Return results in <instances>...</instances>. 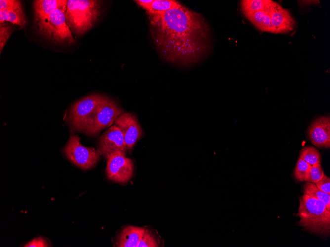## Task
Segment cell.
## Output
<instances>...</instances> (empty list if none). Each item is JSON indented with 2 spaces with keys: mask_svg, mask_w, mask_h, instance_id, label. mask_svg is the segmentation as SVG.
I'll return each mask as SVG.
<instances>
[{
  "mask_svg": "<svg viewBox=\"0 0 330 247\" xmlns=\"http://www.w3.org/2000/svg\"><path fill=\"white\" fill-rule=\"evenodd\" d=\"M146 12L153 42L166 61L189 66L208 53L209 29L200 14L182 5L165 12Z\"/></svg>",
  "mask_w": 330,
  "mask_h": 247,
  "instance_id": "cell-1",
  "label": "cell"
},
{
  "mask_svg": "<svg viewBox=\"0 0 330 247\" xmlns=\"http://www.w3.org/2000/svg\"><path fill=\"white\" fill-rule=\"evenodd\" d=\"M296 215L299 226L305 230L318 235L330 234V211L321 201L303 194L299 199Z\"/></svg>",
  "mask_w": 330,
  "mask_h": 247,
  "instance_id": "cell-2",
  "label": "cell"
},
{
  "mask_svg": "<svg viewBox=\"0 0 330 247\" xmlns=\"http://www.w3.org/2000/svg\"><path fill=\"white\" fill-rule=\"evenodd\" d=\"M101 2L97 0H68L66 22L71 32L81 36L91 29L101 13Z\"/></svg>",
  "mask_w": 330,
  "mask_h": 247,
  "instance_id": "cell-3",
  "label": "cell"
},
{
  "mask_svg": "<svg viewBox=\"0 0 330 247\" xmlns=\"http://www.w3.org/2000/svg\"><path fill=\"white\" fill-rule=\"evenodd\" d=\"M67 0L54 10L46 19L36 23L39 34L45 39L59 44L75 42L66 20Z\"/></svg>",
  "mask_w": 330,
  "mask_h": 247,
  "instance_id": "cell-4",
  "label": "cell"
},
{
  "mask_svg": "<svg viewBox=\"0 0 330 247\" xmlns=\"http://www.w3.org/2000/svg\"><path fill=\"white\" fill-rule=\"evenodd\" d=\"M124 110L108 97L96 107L88 120L82 132L84 134L95 137L104 129L110 127Z\"/></svg>",
  "mask_w": 330,
  "mask_h": 247,
  "instance_id": "cell-5",
  "label": "cell"
},
{
  "mask_svg": "<svg viewBox=\"0 0 330 247\" xmlns=\"http://www.w3.org/2000/svg\"><path fill=\"white\" fill-rule=\"evenodd\" d=\"M63 152L70 162L83 170L93 168L100 159V155L97 150L92 147L82 145L80 137L74 134L70 136Z\"/></svg>",
  "mask_w": 330,
  "mask_h": 247,
  "instance_id": "cell-6",
  "label": "cell"
},
{
  "mask_svg": "<svg viewBox=\"0 0 330 247\" xmlns=\"http://www.w3.org/2000/svg\"><path fill=\"white\" fill-rule=\"evenodd\" d=\"M107 97L98 94H92L75 103L71 107L67 117V122L72 131L82 133L97 106Z\"/></svg>",
  "mask_w": 330,
  "mask_h": 247,
  "instance_id": "cell-7",
  "label": "cell"
},
{
  "mask_svg": "<svg viewBox=\"0 0 330 247\" xmlns=\"http://www.w3.org/2000/svg\"><path fill=\"white\" fill-rule=\"evenodd\" d=\"M122 152H115L107 158L106 174L108 178L116 183L125 184L133 177L134 164L131 159Z\"/></svg>",
  "mask_w": 330,
  "mask_h": 247,
  "instance_id": "cell-8",
  "label": "cell"
},
{
  "mask_svg": "<svg viewBox=\"0 0 330 247\" xmlns=\"http://www.w3.org/2000/svg\"><path fill=\"white\" fill-rule=\"evenodd\" d=\"M97 151L100 156L107 158L111 154L122 152L126 154V148L123 134L115 124L110 127L98 139Z\"/></svg>",
  "mask_w": 330,
  "mask_h": 247,
  "instance_id": "cell-9",
  "label": "cell"
},
{
  "mask_svg": "<svg viewBox=\"0 0 330 247\" xmlns=\"http://www.w3.org/2000/svg\"><path fill=\"white\" fill-rule=\"evenodd\" d=\"M114 123L121 130L127 150L131 152L143 136L138 119L132 113L124 112L115 119Z\"/></svg>",
  "mask_w": 330,
  "mask_h": 247,
  "instance_id": "cell-10",
  "label": "cell"
},
{
  "mask_svg": "<svg viewBox=\"0 0 330 247\" xmlns=\"http://www.w3.org/2000/svg\"><path fill=\"white\" fill-rule=\"evenodd\" d=\"M266 9L270 16L272 33L283 34L293 30L295 22L289 11L271 0Z\"/></svg>",
  "mask_w": 330,
  "mask_h": 247,
  "instance_id": "cell-11",
  "label": "cell"
},
{
  "mask_svg": "<svg viewBox=\"0 0 330 247\" xmlns=\"http://www.w3.org/2000/svg\"><path fill=\"white\" fill-rule=\"evenodd\" d=\"M308 136L313 144L319 148L330 147V118L321 116L315 120L309 127Z\"/></svg>",
  "mask_w": 330,
  "mask_h": 247,
  "instance_id": "cell-12",
  "label": "cell"
},
{
  "mask_svg": "<svg viewBox=\"0 0 330 247\" xmlns=\"http://www.w3.org/2000/svg\"><path fill=\"white\" fill-rule=\"evenodd\" d=\"M145 229L141 227L128 226L124 228L117 238L116 245L119 247H137Z\"/></svg>",
  "mask_w": 330,
  "mask_h": 247,
  "instance_id": "cell-13",
  "label": "cell"
},
{
  "mask_svg": "<svg viewBox=\"0 0 330 247\" xmlns=\"http://www.w3.org/2000/svg\"><path fill=\"white\" fill-rule=\"evenodd\" d=\"M65 0H36L33 7L36 24L46 19L50 14L59 7Z\"/></svg>",
  "mask_w": 330,
  "mask_h": 247,
  "instance_id": "cell-14",
  "label": "cell"
},
{
  "mask_svg": "<svg viewBox=\"0 0 330 247\" xmlns=\"http://www.w3.org/2000/svg\"><path fill=\"white\" fill-rule=\"evenodd\" d=\"M5 21L17 25L21 28L26 26L27 20L21 1L11 8L0 10V23L2 24Z\"/></svg>",
  "mask_w": 330,
  "mask_h": 247,
  "instance_id": "cell-15",
  "label": "cell"
},
{
  "mask_svg": "<svg viewBox=\"0 0 330 247\" xmlns=\"http://www.w3.org/2000/svg\"><path fill=\"white\" fill-rule=\"evenodd\" d=\"M245 16L260 31L272 33L271 20L266 8Z\"/></svg>",
  "mask_w": 330,
  "mask_h": 247,
  "instance_id": "cell-16",
  "label": "cell"
},
{
  "mask_svg": "<svg viewBox=\"0 0 330 247\" xmlns=\"http://www.w3.org/2000/svg\"><path fill=\"white\" fill-rule=\"evenodd\" d=\"M302 192L303 194L321 201L330 211V194L325 193L320 190L315 183L307 182L303 186Z\"/></svg>",
  "mask_w": 330,
  "mask_h": 247,
  "instance_id": "cell-17",
  "label": "cell"
},
{
  "mask_svg": "<svg viewBox=\"0 0 330 247\" xmlns=\"http://www.w3.org/2000/svg\"><path fill=\"white\" fill-rule=\"evenodd\" d=\"M271 0H244L241 2L243 13L246 16L264 10Z\"/></svg>",
  "mask_w": 330,
  "mask_h": 247,
  "instance_id": "cell-18",
  "label": "cell"
},
{
  "mask_svg": "<svg viewBox=\"0 0 330 247\" xmlns=\"http://www.w3.org/2000/svg\"><path fill=\"white\" fill-rule=\"evenodd\" d=\"M181 5L178 1L173 0H153L145 10L146 12H165Z\"/></svg>",
  "mask_w": 330,
  "mask_h": 247,
  "instance_id": "cell-19",
  "label": "cell"
},
{
  "mask_svg": "<svg viewBox=\"0 0 330 247\" xmlns=\"http://www.w3.org/2000/svg\"><path fill=\"white\" fill-rule=\"evenodd\" d=\"M301 158L311 166L321 162V155L315 147L309 146L303 148L299 153Z\"/></svg>",
  "mask_w": 330,
  "mask_h": 247,
  "instance_id": "cell-20",
  "label": "cell"
},
{
  "mask_svg": "<svg viewBox=\"0 0 330 247\" xmlns=\"http://www.w3.org/2000/svg\"><path fill=\"white\" fill-rule=\"evenodd\" d=\"M311 166L299 157L296 164L293 175L298 181H304Z\"/></svg>",
  "mask_w": 330,
  "mask_h": 247,
  "instance_id": "cell-21",
  "label": "cell"
},
{
  "mask_svg": "<svg viewBox=\"0 0 330 247\" xmlns=\"http://www.w3.org/2000/svg\"><path fill=\"white\" fill-rule=\"evenodd\" d=\"M325 175L321 164L311 166L305 181L315 183L320 180Z\"/></svg>",
  "mask_w": 330,
  "mask_h": 247,
  "instance_id": "cell-22",
  "label": "cell"
},
{
  "mask_svg": "<svg viewBox=\"0 0 330 247\" xmlns=\"http://www.w3.org/2000/svg\"><path fill=\"white\" fill-rule=\"evenodd\" d=\"M13 29L11 26L7 23H2L0 25V52L6 44L8 38L11 35Z\"/></svg>",
  "mask_w": 330,
  "mask_h": 247,
  "instance_id": "cell-23",
  "label": "cell"
},
{
  "mask_svg": "<svg viewBox=\"0 0 330 247\" xmlns=\"http://www.w3.org/2000/svg\"><path fill=\"white\" fill-rule=\"evenodd\" d=\"M159 247L157 240L149 230L145 229L137 247Z\"/></svg>",
  "mask_w": 330,
  "mask_h": 247,
  "instance_id": "cell-24",
  "label": "cell"
},
{
  "mask_svg": "<svg viewBox=\"0 0 330 247\" xmlns=\"http://www.w3.org/2000/svg\"><path fill=\"white\" fill-rule=\"evenodd\" d=\"M315 184L323 192L330 194V178L326 175H325L320 180Z\"/></svg>",
  "mask_w": 330,
  "mask_h": 247,
  "instance_id": "cell-25",
  "label": "cell"
},
{
  "mask_svg": "<svg viewBox=\"0 0 330 247\" xmlns=\"http://www.w3.org/2000/svg\"><path fill=\"white\" fill-rule=\"evenodd\" d=\"M46 239L41 237H37L29 242L24 247H49Z\"/></svg>",
  "mask_w": 330,
  "mask_h": 247,
  "instance_id": "cell-26",
  "label": "cell"
},
{
  "mask_svg": "<svg viewBox=\"0 0 330 247\" xmlns=\"http://www.w3.org/2000/svg\"><path fill=\"white\" fill-rule=\"evenodd\" d=\"M20 0H0V10L11 8L16 5Z\"/></svg>",
  "mask_w": 330,
  "mask_h": 247,
  "instance_id": "cell-27",
  "label": "cell"
},
{
  "mask_svg": "<svg viewBox=\"0 0 330 247\" xmlns=\"http://www.w3.org/2000/svg\"><path fill=\"white\" fill-rule=\"evenodd\" d=\"M135 1L145 9L153 1V0H137Z\"/></svg>",
  "mask_w": 330,
  "mask_h": 247,
  "instance_id": "cell-28",
  "label": "cell"
}]
</instances>
